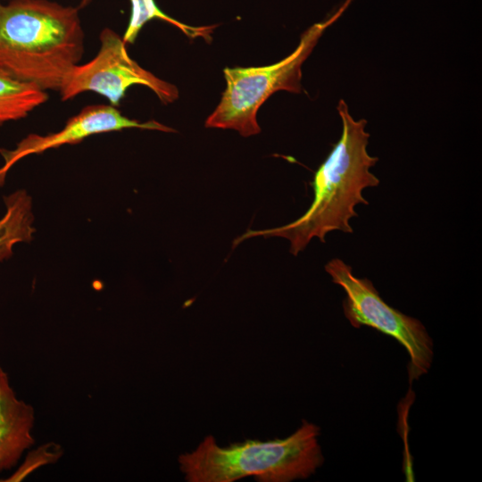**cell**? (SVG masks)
<instances>
[{
    "mask_svg": "<svg viewBox=\"0 0 482 482\" xmlns=\"http://www.w3.org/2000/svg\"><path fill=\"white\" fill-rule=\"evenodd\" d=\"M79 9L49 0H0V70L58 91L84 54Z\"/></svg>",
    "mask_w": 482,
    "mask_h": 482,
    "instance_id": "7a4b0ae2",
    "label": "cell"
},
{
    "mask_svg": "<svg viewBox=\"0 0 482 482\" xmlns=\"http://www.w3.org/2000/svg\"><path fill=\"white\" fill-rule=\"evenodd\" d=\"M351 1L346 0L328 20L304 31L295 50L281 61L262 67L225 68L226 88L217 107L206 119L205 127L235 129L243 137L259 134V108L277 91L301 92L303 62L323 32L340 17Z\"/></svg>",
    "mask_w": 482,
    "mask_h": 482,
    "instance_id": "277c9868",
    "label": "cell"
},
{
    "mask_svg": "<svg viewBox=\"0 0 482 482\" xmlns=\"http://www.w3.org/2000/svg\"><path fill=\"white\" fill-rule=\"evenodd\" d=\"M337 109L342 134L314 174L311 183L314 196L308 210L284 226L249 229L234 240V246L254 237H278L287 239L290 253L297 255L314 237L324 243L325 236L331 231L353 232L350 220L358 216L355 207L369 204L362 191L379 185V179L370 170L378 158L367 151L370 134L365 130L366 120H354L343 99Z\"/></svg>",
    "mask_w": 482,
    "mask_h": 482,
    "instance_id": "6da1fadb",
    "label": "cell"
},
{
    "mask_svg": "<svg viewBox=\"0 0 482 482\" xmlns=\"http://www.w3.org/2000/svg\"><path fill=\"white\" fill-rule=\"evenodd\" d=\"M3 1V0H2ZM5 1H11V0H5ZM94 0H80L79 8H84L87 5H89Z\"/></svg>",
    "mask_w": 482,
    "mask_h": 482,
    "instance_id": "7c38bea8",
    "label": "cell"
},
{
    "mask_svg": "<svg viewBox=\"0 0 482 482\" xmlns=\"http://www.w3.org/2000/svg\"><path fill=\"white\" fill-rule=\"evenodd\" d=\"M320 428L303 420L284 439L245 440L220 447L208 436L191 453L179 457L188 482H234L253 477L261 482H290L315 473L324 461L319 444Z\"/></svg>",
    "mask_w": 482,
    "mask_h": 482,
    "instance_id": "3957f363",
    "label": "cell"
},
{
    "mask_svg": "<svg viewBox=\"0 0 482 482\" xmlns=\"http://www.w3.org/2000/svg\"><path fill=\"white\" fill-rule=\"evenodd\" d=\"M131 12L128 27L122 36L126 44H133L142 28L154 19L164 21L178 28L189 38L202 37L204 40L212 39L211 34L215 26H189L167 15L156 4L154 0H130Z\"/></svg>",
    "mask_w": 482,
    "mask_h": 482,
    "instance_id": "8fae6325",
    "label": "cell"
},
{
    "mask_svg": "<svg viewBox=\"0 0 482 482\" xmlns=\"http://www.w3.org/2000/svg\"><path fill=\"white\" fill-rule=\"evenodd\" d=\"M34 409L17 398L0 366V473L14 467L35 442Z\"/></svg>",
    "mask_w": 482,
    "mask_h": 482,
    "instance_id": "ba28073f",
    "label": "cell"
},
{
    "mask_svg": "<svg viewBox=\"0 0 482 482\" xmlns=\"http://www.w3.org/2000/svg\"><path fill=\"white\" fill-rule=\"evenodd\" d=\"M325 270L332 281L345 292L343 311L353 327L375 328L394 337L406 349L410 357V382L429 371L434 358V344L420 320L388 305L370 279L354 276L352 267L342 260H330L325 265Z\"/></svg>",
    "mask_w": 482,
    "mask_h": 482,
    "instance_id": "5b68a950",
    "label": "cell"
},
{
    "mask_svg": "<svg viewBox=\"0 0 482 482\" xmlns=\"http://www.w3.org/2000/svg\"><path fill=\"white\" fill-rule=\"evenodd\" d=\"M100 48L89 62L75 65L59 88L61 99L67 101L84 92H95L117 107L133 85L151 89L163 104L179 98L177 87L141 67L128 54L122 37L110 28L99 36Z\"/></svg>",
    "mask_w": 482,
    "mask_h": 482,
    "instance_id": "8992f818",
    "label": "cell"
},
{
    "mask_svg": "<svg viewBox=\"0 0 482 482\" xmlns=\"http://www.w3.org/2000/svg\"><path fill=\"white\" fill-rule=\"evenodd\" d=\"M47 99L46 91L0 70V126L26 118Z\"/></svg>",
    "mask_w": 482,
    "mask_h": 482,
    "instance_id": "30bf717a",
    "label": "cell"
},
{
    "mask_svg": "<svg viewBox=\"0 0 482 482\" xmlns=\"http://www.w3.org/2000/svg\"><path fill=\"white\" fill-rule=\"evenodd\" d=\"M5 212L0 219V262L12 255L19 243L30 242L36 231L32 198L26 190H16L4 197Z\"/></svg>",
    "mask_w": 482,
    "mask_h": 482,
    "instance_id": "9c48e42d",
    "label": "cell"
},
{
    "mask_svg": "<svg viewBox=\"0 0 482 482\" xmlns=\"http://www.w3.org/2000/svg\"><path fill=\"white\" fill-rule=\"evenodd\" d=\"M127 129L176 132L174 129L156 120L140 122L129 119L111 104L87 105L71 117L59 131L46 135L31 133L17 143L13 149H0L4 159L0 167V187L4 184L11 168L24 157L42 154L63 145H76L93 135Z\"/></svg>",
    "mask_w": 482,
    "mask_h": 482,
    "instance_id": "52a82bcc",
    "label": "cell"
}]
</instances>
